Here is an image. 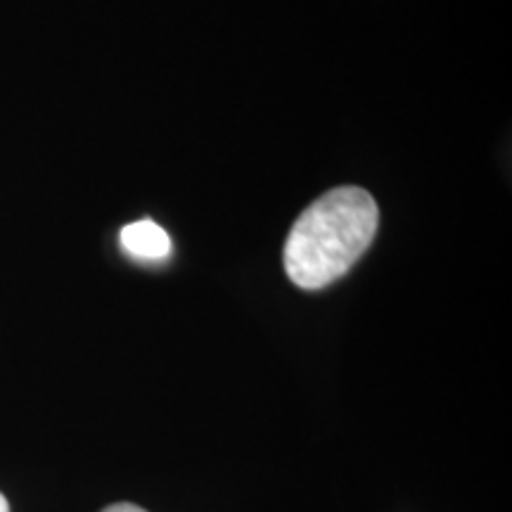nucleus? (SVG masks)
<instances>
[{"label":"nucleus","mask_w":512,"mask_h":512,"mask_svg":"<svg viewBox=\"0 0 512 512\" xmlns=\"http://www.w3.org/2000/svg\"><path fill=\"white\" fill-rule=\"evenodd\" d=\"M380 211L368 190L342 185L318 197L294 221L285 242V273L302 290H323L366 254Z\"/></svg>","instance_id":"nucleus-1"},{"label":"nucleus","mask_w":512,"mask_h":512,"mask_svg":"<svg viewBox=\"0 0 512 512\" xmlns=\"http://www.w3.org/2000/svg\"><path fill=\"white\" fill-rule=\"evenodd\" d=\"M121 249L138 261H162L171 254L169 233L152 219L133 221L121 230Z\"/></svg>","instance_id":"nucleus-2"},{"label":"nucleus","mask_w":512,"mask_h":512,"mask_svg":"<svg viewBox=\"0 0 512 512\" xmlns=\"http://www.w3.org/2000/svg\"><path fill=\"white\" fill-rule=\"evenodd\" d=\"M102 512H147V510L138 508V505H131V503H117V505H110V508H105Z\"/></svg>","instance_id":"nucleus-3"},{"label":"nucleus","mask_w":512,"mask_h":512,"mask_svg":"<svg viewBox=\"0 0 512 512\" xmlns=\"http://www.w3.org/2000/svg\"><path fill=\"white\" fill-rule=\"evenodd\" d=\"M0 512H10V505H8V501H5L3 494H0Z\"/></svg>","instance_id":"nucleus-4"}]
</instances>
